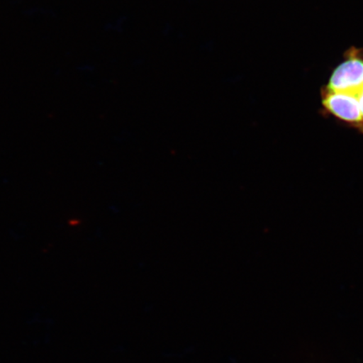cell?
Returning a JSON list of instances; mask_svg holds the SVG:
<instances>
[{
  "label": "cell",
  "mask_w": 363,
  "mask_h": 363,
  "mask_svg": "<svg viewBox=\"0 0 363 363\" xmlns=\"http://www.w3.org/2000/svg\"><path fill=\"white\" fill-rule=\"evenodd\" d=\"M323 94L325 110L363 135V115L358 94L328 90Z\"/></svg>",
  "instance_id": "6da1fadb"
},
{
  "label": "cell",
  "mask_w": 363,
  "mask_h": 363,
  "mask_svg": "<svg viewBox=\"0 0 363 363\" xmlns=\"http://www.w3.org/2000/svg\"><path fill=\"white\" fill-rule=\"evenodd\" d=\"M362 87L363 59L354 54L335 68L325 90L358 94Z\"/></svg>",
  "instance_id": "7a4b0ae2"
},
{
  "label": "cell",
  "mask_w": 363,
  "mask_h": 363,
  "mask_svg": "<svg viewBox=\"0 0 363 363\" xmlns=\"http://www.w3.org/2000/svg\"><path fill=\"white\" fill-rule=\"evenodd\" d=\"M358 98H359V102H360V106H361V110H362V115H363V87L362 89H361L359 94H358Z\"/></svg>",
  "instance_id": "3957f363"
}]
</instances>
